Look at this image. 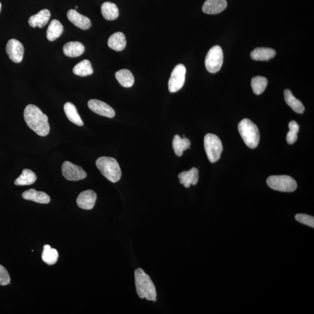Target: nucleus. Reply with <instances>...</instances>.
Masks as SVG:
<instances>
[{"mask_svg":"<svg viewBox=\"0 0 314 314\" xmlns=\"http://www.w3.org/2000/svg\"><path fill=\"white\" fill-rule=\"evenodd\" d=\"M24 119L28 126L36 134L46 136L50 132L48 116L38 106L29 105L24 110Z\"/></svg>","mask_w":314,"mask_h":314,"instance_id":"nucleus-1","label":"nucleus"},{"mask_svg":"<svg viewBox=\"0 0 314 314\" xmlns=\"http://www.w3.org/2000/svg\"><path fill=\"white\" fill-rule=\"evenodd\" d=\"M135 278L136 292L140 298L156 302V287L148 274L142 268L137 269L135 272Z\"/></svg>","mask_w":314,"mask_h":314,"instance_id":"nucleus-2","label":"nucleus"},{"mask_svg":"<svg viewBox=\"0 0 314 314\" xmlns=\"http://www.w3.org/2000/svg\"><path fill=\"white\" fill-rule=\"evenodd\" d=\"M96 164L100 172L109 181L116 183L121 179V169L115 158L109 157H100L97 159Z\"/></svg>","mask_w":314,"mask_h":314,"instance_id":"nucleus-3","label":"nucleus"},{"mask_svg":"<svg viewBox=\"0 0 314 314\" xmlns=\"http://www.w3.org/2000/svg\"><path fill=\"white\" fill-rule=\"evenodd\" d=\"M239 132L243 141L249 148L258 146L260 135L258 127L249 119H243L238 125Z\"/></svg>","mask_w":314,"mask_h":314,"instance_id":"nucleus-4","label":"nucleus"},{"mask_svg":"<svg viewBox=\"0 0 314 314\" xmlns=\"http://www.w3.org/2000/svg\"><path fill=\"white\" fill-rule=\"evenodd\" d=\"M270 188L282 192H293L297 189L296 180L287 175H273L266 180Z\"/></svg>","mask_w":314,"mask_h":314,"instance_id":"nucleus-5","label":"nucleus"},{"mask_svg":"<svg viewBox=\"0 0 314 314\" xmlns=\"http://www.w3.org/2000/svg\"><path fill=\"white\" fill-rule=\"evenodd\" d=\"M204 145L209 161L212 163L218 161L223 151L222 144L218 137L208 133L205 137Z\"/></svg>","mask_w":314,"mask_h":314,"instance_id":"nucleus-6","label":"nucleus"},{"mask_svg":"<svg viewBox=\"0 0 314 314\" xmlns=\"http://www.w3.org/2000/svg\"><path fill=\"white\" fill-rule=\"evenodd\" d=\"M223 61V54L221 48L215 46L209 50L207 53L205 65L207 71L210 73H215L221 68Z\"/></svg>","mask_w":314,"mask_h":314,"instance_id":"nucleus-7","label":"nucleus"},{"mask_svg":"<svg viewBox=\"0 0 314 314\" xmlns=\"http://www.w3.org/2000/svg\"><path fill=\"white\" fill-rule=\"evenodd\" d=\"M186 69L184 65L178 64L173 69L168 82V89L171 93H176L185 84Z\"/></svg>","mask_w":314,"mask_h":314,"instance_id":"nucleus-8","label":"nucleus"},{"mask_svg":"<svg viewBox=\"0 0 314 314\" xmlns=\"http://www.w3.org/2000/svg\"><path fill=\"white\" fill-rule=\"evenodd\" d=\"M62 173L66 179L70 181H79L86 178L87 173L81 166L65 161L62 165Z\"/></svg>","mask_w":314,"mask_h":314,"instance_id":"nucleus-9","label":"nucleus"},{"mask_svg":"<svg viewBox=\"0 0 314 314\" xmlns=\"http://www.w3.org/2000/svg\"><path fill=\"white\" fill-rule=\"evenodd\" d=\"M6 52L10 59L15 63L21 62L24 54V47L18 40H9L6 46Z\"/></svg>","mask_w":314,"mask_h":314,"instance_id":"nucleus-10","label":"nucleus"},{"mask_svg":"<svg viewBox=\"0 0 314 314\" xmlns=\"http://www.w3.org/2000/svg\"><path fill=\"white\" fill-rule=\"evenodd\" d=\"M89 108L97 114L107 118H112L115 115V112L111 106L100 100L92 99L88 102Z\"/></svg>","mask_w":314,"mask_h":314,"instance_id":"nucleus-11","label":"nucleus"},{"mask_svg":"<svg viewBox=\"0 0 314 314\" xmlns=\"http://www.w3.org/2000/svg\"><path fill=\"white\" fill-rule=\"evenodd\" d=\"M96 200V193L93 190H88L79 194L76 203L79 208L90 210L94 208Z\"/></svg>","mask_w":314,"mask_h":314,"instance_id":"nucleus-12","label":"nucleus"},{"mask_svg":"<svg viewBox=\"0 0 314 314\" xmlns=\"http://www.w3.org/2000/svg\"><path fill=\"white\" fill-rule=\"evenodd\" d=\"M67 17L70 22L80 29L88 30L91 27L92 23L90 19L79 14L75 9L69 10L67 12Z\"/></svg>","mask_w":314,"mask_h":314,"instance_id":"nucleus-13","label":"nucleus"},{"mask_svg":"<svg viewBox=\"0 0 314 314\" xmlns=\"http://www.w3.org/2000/svg\"><path fill=\"white\" fill-rule=\"evenodd\" d=\"M180 184L183 185L186 188H189L191 185H196L199 178V170L192 168L188 171H183L178 176Z\"/></svg>","mask_w":314,"mask_h":314,"instance_id":"nucleus-14","label":"nucleus"},{"mask_svg":"<svg viewBox=\"0 0 314 314\" xmlns=\"http://www.w3.org/2000/svg\"><path fill=\"white\" fill-rule=\"evenodd\" d=\"M226 6V0H207L202 9L206 14H216L223 11Z\"/></svg>","mask_w":314,"mask_h":314,"instance_id":"nucleus-15","label":"nucleus"},{"mask_svg":"<svg viewBox=\"0 0 314 314\" xmlns=\"http://www.w3.org/2000/svg\"><path fill=\"white\" fill-rule=\"evenodd\" d=\"M51 16L49 10L44 9L39 11L38 14L31 16L29 19V24L32 28L38 26L39 28L44 27L48 24Z\"/></svg>","mask_w":314,"mask_h":314,"instance_id":"nucleus-16","label":"nucleus"},{"mask_svg":"<svg viewBox=\"0 0 314 314\" xmlns=\"http://www.w3.org/2000/svg\"><path fill=\"white\" fill-rule=\"evenodd\" d=\"M22 196L25 200L40 204H48L51 200L48 194L43 192L37 191L33 189L26 190L22 193Z\"/></svg>","mask_w":314,"mask_h":314,"instance_id":"nucleus-17","label":"nucleus"},{"mask_svg":"<svg viewBox=\"0 0 314 314\" xmlns=\"http://www.w3.org/2000/svg\"><path fill=\"white\" fill-rule=\"evenodd\" d=\"M85 48L82 43L79 42H71L63 47V52L69 57H78L85 52Z\"/></svg>","mask_w":314,"mask_h":314,"instance_id":"nucleus-18","label":"nucleus"},{"mask_svg":"<svg viewBox=\"0 0 314 314\" xmlns=\"http://www.w3.org/2000/svg\"><path fill=\"white\" fill-rule=\"evenodd\" d=\"M108 45L109 48L116 52L122 51L125 49L126 45V41L124 34L122 32L113 33L109 37L108 41Z\"/></svg>","mask_w":314,"mask_h":314,"instance_id":"nucleus-19","label":"nucleus"},{"mask_svg":"<svg viewBox=\"0 0 314 314\" xmlns=\"http://www.w3.org/2000/svg\"><path fill=\"white\" fill-rule=\"evenodd\" d=\"M276 52L267 48H256L250 54L251 58L256 61H268L276 55Z\"/></svg>","mask_w":314,"mask_h":314,"instance_id":"nucleus-20","label":"nucleus"},{"mask_svg":"<svg viewBox=\"0 0 314 314\" xmlns=\"http://www.w3.org/2000/svg\"><path fill=\"white\" fill-rule=\"evenodd\" d=\"M63 32V27L61 23L58 20H52L47 30V38L50 42L55 41L62 35Z\"/></svg>","mask_w":314,"mask_h":314,"instance_id":"nucleus-21","label":"nucleus"},{"mask_svg":"<svg viewBox=\"0 0 314 314\" xmlns=\"http://www.w3.org/2000/svg\"><path fill=\"white\" fill-rule=\"evenodd\" d=\"M284 96L287 105L290 106L294 111L299 113L305 112V108L303 103L294 96L290 90L286 89L284 91Z\"/></svg>","mask_w":314,"mask_h":314,"instance_id":"nucleus-22","label":"nucleus"},{"mask_svg":"<svg viewBox=\"0 0 314 314\" xmlns=\"http://www.w3.org/2000/svg\"><path fill=\"white\" fill-rule=\"evenodd\" d=\"M115 78L119 84L124 88H131L134 85V76L128 69H121L117 71Z\"/></svg>","mask_w":314,"mask_h":314,"instance_id":"nucleus-23","label":"nucleus"},{"mask_svg":"<svg viewBox=\"0 0 314 314\" xmlns=\"http://www.w3.org/2000/svg\"><path fill=\"white\" fill-rule=\"evenodd\" d=\"M101 11L103 17L107 21H113L119 16V9L114 3L104 2L102 5Z\"/></svg>","mask_w":314,"mask_h":314,"instance_id":"nucleus-24","label":"nucleus"},{"mask_svg":"<svg viewBox=\"0 0 314 314\" xmlns=\"http://www.w3.org/2000/svg\"><path fill=\"white\" fill-rule=\"evenodd\" d=\"M63 109H64L66 117L70 121L79 126L83 125V122L73 104L70 102L65 103Z\"/></svg>","mask_w":314,"mask_h":314,"instance_id":"nucleus-25","label":"nucleus"},{"mask_svg":"<svg viewBox=\"0 0 314 314\" xmlns=\"http://www.w3.org/2000/svg\"><path fill=\"white\" fill-rule=\"evenodd\" d=\"M191 143L189 139L186 138H182L179 135H175L172 142V146L175 155L178 157L183 155V152L190 148Z\"/></svg>","mask_w":314,"mask_h":314,"instance_id":"nucleus-26","label":"nucleus"},{"mask_svg":"<svg viewBox=\"0 0 314 314\" xmlns=\"http://www.w3.org/2000/svg\"><path fill=\"white\" fill-rule=\"evenodd\" d=\"M37 180V176L31 170L23 169L22 174L15 180L16 186H29L34 183Z\"/></svg>","mask_w":314,"mask_h":314,"instance_id":"nucleus-27","label":"nucleus"},{"mask_svg":"<svg viewBox=\"0 0 314 314\" xmlns=\"http://www.w3.org/2000/svg\"><path fill=\"white\" fill-rule=\"evenodd\" d=\"M57 250L52 249L51 246L46 245L43 247L42 258L43 262L49 265H52L57 262L58 259Z\"/></svg>","mask_w":314,"mask_h":314,"instance_id":"nucleus-28","label":"nucleus"},{"mask_svg":"<svg viewBox=\"0 0 314 314\" xmlns=\"http://www.w3.org/2000/svg\"><path fill=\"white\" fill-rule=\"evenodd\" d=\"M73 72L74 74L82 77L92 75L93 69L91 62L88 59L83 60L74 66Z\"/></svg>","mask_w":314,"mask_h":314,"instance_id":"nucleus-29","label":"nucleus"},{"mask_svg":"<svg viewBox=\"0 0 314 314\" xmlns=\"http://www.w3.org/2000/svg\"><path fill=\"white\" fill-rule=\"evenodd\" d=\"M268 80L265 77L257 76L252 79L251 85L254 93L257 95H260L265 91Z\"/></svg>","mask_w":314,"mask_h":314,"instance_id":"nucleus-30","label":"nucleus"},{"mask_svg":"<svg viewBox=\"0 0 314 314\" xmlns=\"http://www.w3.org/2000/svg\"><path fill=\"white\" fill-rule=\"evenodd\" d=\"M290 131L287 133L286 136L287 142L290 145H293L297 140V133L299 131V125L295 121H292L289 123Z\"/></svg>","mask_w":314,"mask_h":314,"instance_id":"nucleus-31","label":"nucleus"},{"mask_svg":"<svg viewBox=\"0 0 314 314\" xmlns=\"http://www.w3.org/2000/svg\"><path fill=\"white\" fill-rule=\"evenodd\" d=\"M295 219L297 221L302 223L304 225L312 227L313 228H314V218L312 216L299 213L295 216Z\"/></svg>","mask_w":314,"mask_h":314,"instance_id":"nucleus-32","label":"nucleus"},{"mask_svg":"<svg viewBox=\"0 0 314 314\" xmlns=\"http://www.w3.org/2000/svg\"><path fill=\"white\" fill-rule=\"evenodd\" d=\"M11 278L9 273L4 266L0 265V285L6 286L9 284Z\"/></svg>","mask_w":314,"mask_h":314,"instance_id":"nucleus-33","label":"nucleus"},{"mask_svg":"<svg viewBox=\"0 0 314 314\" xmlns=\"http://www.w3.org/2000/svg\"><path fill=\"white\" fill-rule=\"evenodd\" d=\"M1 2H0V12H1Z\"/></svg>","mask_w":314,"mask_h":314,"instance_id":"nucleus-34","label":"nucleus"},{"mask_svg":"<svg viewBox=\"0 0 314 314\" xmlns=\"http://www.w3.org/2000/svg\"><path fill=\"white\" fill-rule=\"evenodd\" d=\"M75 8H76V9H78V6H76Z\"/></svg>","mask_w":314,"mask_h":314,"instance_id":"nucleus-35","label":"nucleus"}]
</instances>
